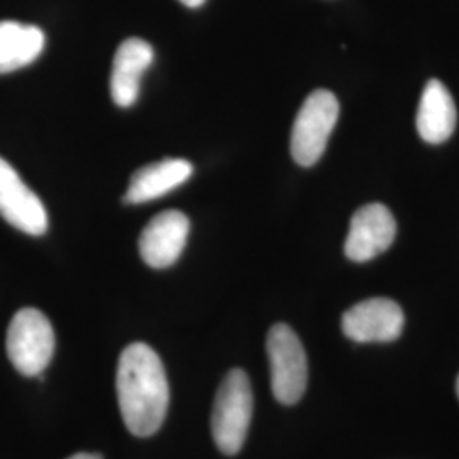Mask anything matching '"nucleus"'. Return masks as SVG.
Masks as SVG:
<instances>
[{
  "label": "nucleus",
  "instance_id": "f257e3e1",
  "mask_svg": "<svg viewBox=\"0 0 459 459\" xmlns=\"http://www.w3.org/2000/svg\"><path fill=\"white\" fill-rule=\"evenodd\" d=\"M116 392L125 426L133 436H153L169 409V383L159 354L143 342L128 345L117 362Z\"/></svg>",
  "mask_w": 459,
  "mask_h": 459
},
{
  "label": "nucleus",
  "instance_id": "f03ea898",
  "mask_svg": "<svg viewBox=\"0 0 459 459\" xmlns=\"http://www.w3.org/2000/svg\"><path fill=\"white\" fill-rule=\"evenodd\" d=\"M252 411L254 396L248 377L242 369H233L218 388L212 413L214 443L223 455L233 456L244 447Z\"/></svg>",
  "mask_w": 459,
  "mask_h": 459
},
{
  "label": "nucleus",
  "instance_id": "7ed1b4c3",
  "mask_svg": "<svg viewBox=\"0 0 459 459\" xmlns=\"http://www.w3.org/2000/svg\"><path fill=\"white\" fill-rule=\"evenodd\" d=\"M339 111V100L327 89H316L305 99L291 132V155L296 164L312 167L322 159Z\"/></svg>",
  "mask_w": 459,
  "mask_h": 459
},
{
  "label": "nucleus",
  "instance_id": "20e7f679",
  "mask_svg": "<svg viewBox=\"0 0 459 459\" xmlns=\"http://www.w3.org/2000/svg\"><path fill=\"white\" fill-rule=\"evenodd\" d=\"M5 349L21 375L39 377L55 352V332L48 318L36 308L19 310L7 328Z\"/></svg>",
  "mask_w": 459,
  "mask_h": 459
},
{
  "label": "nucleus",
  "instance_id": "39448f33",
  "mask_svg": "<svg viewBox=\"0 0 459 459\" xmlns=\"http://www.w3.org/2000/svg\"><path fill=\"white\" fill-rule=\"evenodd\" d=\"M267 358L271 366V386L279 403L295 405L308 383V361L295 330L276 324L267 333Z\"/></svg>",
  "mask_w": 459,
  "mask_h": 459
},
{
  "label": "nucleus",
  "instance_id": "423d86ee",
  "mask_svg": "<svg viewBox=\"0 0 459 459\" xmlns=\"http://www.w3.org/2000/svg\"><path fill=\"white\" fill-rule=\"evenodd\" d=\"M405 315L400 305L388 298H371L349 308L342 316L345 337L354 342H392L400 337Z\"/></svg>",
  "mask_w": 459,
  "mask_h": 459
},
{
  "label": "nucleus",
  "instance_id": "0eeeda50",
  "mask_svg": "<svg viewBox=\"0 0 459 459\" xmlns=\"http://www.w3.org/2000/svg\"><path fill=\"white\" fill-rule=\"evenodd\" d=\"M396 237L394 214L379 203L359 208L349 227L344 252L352 263L373 261L379 254L388 250Z\"/></svg>",
  "mask_w": 459,
  "mask_h": 459
},
{
  "label": "nucleus",
  "instance_id": "6e6552de",
  "mask_svg": "<svg viewBox=\"0 0 459 459\" xmlns=\"http://www.w3.org/2000/svg\"><path fill=\"white\" fill-rule=\"evenodd\" d=\"M0 216L28 235L48 230V213L41 199L19 178L16 169L0 157Z\"/></svg>",
  "mask_w": 459,
  "mask_h": 459
},
{
  "label": "nucleus",
  "instance_id": "1a4fd4ad",
  "mask_svg": "<svg viewBox=\"0 0 459 459\" xmlns=\"http://www.w3.org/2000/svg\"><path fill=\"white\" fill-rule=\"evenodd\" d=\"M189 235V218L179 210L153 216L140 235V255L153 269L178 263Z\"/></svg>",
  "mask_w": 459,
  "mask_h": 459
},
{
  "label": "nucleus",
  "instance_id": "9d476101",
  "mask_svg": "<svg viewBox=\"0 0 459 459\" xmlns=\"http://www.w3.org/2000/svg\"><path fill=\"white\" fill-rule=\"evenodd\" d=\"M152 62L153 48L147 41L130 38L119 45L111 72V98L116 106L130 108L136 102L142 77Z\"/></svg>",
  "mask_w": 459,
  "mask_h": 459
},
{
  "label": "nucleus",
  "instance_id": "9b49d317",
  "mask_svg": "<svg viewBox=\"0 0 459 459\" xmlns=\"http://www.w3.org/2000/svg\"><path fill=\"white\" fill-rule=\"evenodd\" d=\"M458 113L455 99L443 82L432 79L427 82L417 111V132L420 138L439 145L455 133Z\"/></svg>",
  "mask_w": 459,
  "mask_h": 459
},
{
  "label": "nucleus",
  "instance_id": "f8f14e48",
  "mask_svg": "<svg viewBox=\"0 0 459 459\" xmlns=\"http://www.w3.org/2000/svg\"><path fill=\"white\" fill-rule=\"evenodd\" d=\"M193 164L184 159H165L138 169L130 179L125 203L142 204L165 196L193 176Z\"/></svg>",
  "mask_w": 459,
  "mask_h": 459
},
{
  "label": "nucleus",
  "instance_id": "ddd939ff",
  "mask_svg": "<svg viewBox=\"0 0 459 459\" xmlns=\"http://www.w3.org/2000/svg\"><path fill=\"white\" fill-rule=\"evenodd\" d=\"M45 43V33L38 26L0 21V74L31 65L43 53Z\"/></svg>",
  "mask_w": 459,
  "mask_h": 459
},
{
  "label": "nucleus",
  "instance_id": "4468645a",
  "mask_svg": "<svg viewBox=\"0 0 459 459\" xmlns=\"http://www.w3.org/2000/svg\"><path fill=\"white\" fill-rule=\"evenodd\" d=\"M181 4H184L186 7H191V9H196V7H201L206 0H179Z\"/></svg>",
  "mask_w": 459,
  "mask_h": 459
},
{
  "label": "nucleus",
  "instance_id": "2eb2a0df",
  "mask_svg": "<svg viewBox=\"0 0 459 459\" xmlns=\"http://www.w3.org/2000/svg\"><path fill=\"white\" fill-rule=\"evenodd\" d=\"M68 459H102L99 455H91V453H79V455H74Z\"/></svg>",
  "mask_w": 459,
  "mask_h": 459
},
{
  "label": "nucleus",
  "instance_id": "dca6fc26",
  "mask_svg": "<svg viewBox=\"0 0 459 459\" xmlns=\"http://www.w3.org/2000/svg\"><path fill=\"white\" fill-rule=\"evenodd\" d=\"M456 394H458V398H459V377H458V381H456Z\"/></svg>",
  "mask_w": 459,
  "mask_h": 459
}]
</instances>
